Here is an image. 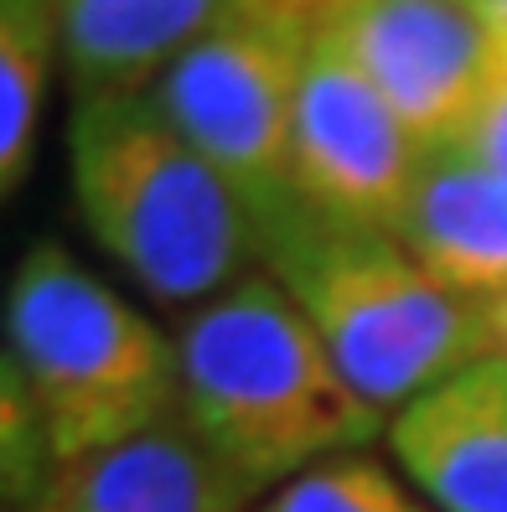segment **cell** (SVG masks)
<instances>
[{
	"mask_svg": "<svg viewBox=\"0 0 507 512\" xmlns=\"http://www.w3.org/2000/svg\"><path fill=\"white\" fill-rule=\"evenodd\" d=\"M176 414L259 497L383 435V414L264 269L176 326Z\"/></svg>",
	"mask_w": 507,
	"mask_h": 512,
	"instance_id": "6da1fadb",
	"label": "cell"
},
{
	"mask_svg": "<svg viewBox=\"0 0 507 512\" xmlns=\"http://www.w3.org/2000/svg\"><path fill=\"white\" fill-rule=\"evenodd\" d=\"M259 264L378 414H399L492 352V306L440 285L389 228L290 202L259 228Z\"/></svg>",
	"mask_w": 507,
	"mask_h": 512,
	"instance_id": "7a4b0ae2",
	"label": "cell"
},
{
	"mask_svg": "<svg viewBox=\"0 0 507 512\" xmlns=\"http://www.w3.org/2000/svg\"><path fill=\"white\" fill-rule=\"evenodd\" d=\"M68 176L83 228L161 306H207L249 275L259 228L151 94L78 99Z\"/></svg>",
	"mask_w": 507,
	"mask_h": 512,
	"instance_id": "3957f363",
	"label": "cell"
},
{
	"mask_svg": "<svg viewBox=\"0 0 507 512\" xmlns=\"http://www.w3.org/2000/svg\"><path fill=\"white\" fill-rule=\"evenodd\" d=\"M0 326L52 466L114 450L176 414V337L63 244L42 238L21 254Z\"/></svg>",
	"mask_w": 507,
	"mask_h": 512,
	"instance_id": "277c9868",
	"label": "cell"
},
{
	"mask_svg": "<svg viewBox=\"0 0 507 512\" xmlns=\"http://www.w3.org/2000/svg\"><path fill=\"white\" fill-rule=\"evenodd\" d=\"M311 42L306 26L259 0H228V11L151 83L156 109L244 197L254 228L295 202L290 130Z\"/></svg>",
	"mask_w": 507,
	"mask_h": 512,
	"instance_id": "5b68a950",
	"label": "cell"
},
{
	"mask_svg": "<svg viewBox=\"0 0 507 512\" xmlns=\"http://www.w3.org/2000/svg\"><path fill=\"white\" fill-rule=\"evenodd\" d=\"M420 161L425 145L409 135L394 104L363 78V68L337 42L316 37L290 130L295 202L316 207L326 218L394 228Z\"/></svg>",
	"mask_w": 507,
	"mask_h": 512,
	"instance_id": "8992f818",
	"label": "cell"
},
{
	"mask_svg": "<svg viewBox=\"0 0 507 512\" xmlns=\"http://www.w3.org/2000/svg\"><path fill=\"white\" fill-rule=\"evenodd\" d=\"M321 37L363 68L425 150L456 135L497 68L476 0H347Z\"/></svg>",
	"mask_w": 507,
	"mask_h": 512,
	"instance_id": "52a82bcc",
	"label": "cell"
},
{
	"mask_svg": "<svg viewBox=\"0 0 507 512\" xmlns=\"http://www.w3.org/2000/svg\"><path fill=\"white\" fill-rule=\"evenodd\" d=\"M389 450L435 512H507V363L497 352L389 419Z\"/></svg>",
	"mask_w": 507,
	"mask_h": 512,
	"instance_id": "ba28073f",
	"label": "cell"
},
{
	"mask_svg": "<svg viewBox=\"0 0 507 512\" xmlns=\"http://www.w3.org/2000/svg\"><path fill=\"white\" fill-rule=\"evenodd\" d=\"M259 492L207 450L182 414L114 450L52 466L32 512H254Z\"/></svg>",
	"mask_w": 507,
	"mask_h": 512,
	"instance_id": "9c48e42d",
	"label": "cell"
},
{
	"mask_svg": "<svg viewBox=\"0 0 507 512\" xmlns=\"http://www.w3.org/2000/svg\"><path fill=\"white\" fill-rule=\"evenodd\" d=\"M389 233L456 295L482 306L507 295V182L461 150H425Z\"/></svg>",
	"mask_w": 507,
	"mask_h": 512,
	"instance_id": "30bf717a",
	"label": "cell"
},
{
	"mask_svg": "<svg viewBox=\"0 0 507 512\" xmlns=\"http://www.w3.org/2000/svg\"><path fill=\"white\" fill-rule=\"evenodd\" d=\"M73 99L151 94L228 0H47Z\"/></svg>",
	"mask_w": 507,
	"mask_h": 512,
	"instance_id": "8fae6325",
	"label": "cell"
},
{
	"mask_svg": "<svg viewBox=\"0 0 507 512\" xmlns=\"http://www.w3.org/2000/svg\"><path fill=\"white\" fill-rule=\"evenodd\" d=\"M52 63L57 26L47 0H0V202L32 171Z\"/></svg>",
	"mask_w": 507,
	"mask_h": 512,
	"instance_id": "7c38bea8",
	"label": "cell"
},
{
	"mask_svg": "<svg viewBox=\"0 0 507 512\" xmlns=\"http://www.w3.org/2000/svg\"><path fill=\"white\" fill-rule=\"evenodd\" d=\"M254 512H435V507H425L383 461L352 450V456L316 461L301 476L280 481L275 492L259 497Z\"/></svg>",
	"mask_w": 507,
	"mask_h": 512,
	"instance_id": "4fadbf2b",
	"label": "cell"
},
{
	"mask_svg": "<svg viewBox=\"0 0 507 512\" xmlns=\"http://www.w3.org/2000/svg\"><path fill=\"white\" fill-rule=\"evenodd\" d=\"M47 476H52V450L42 435L37 404L26 394L11 352L0 347V512L37 507Z\"/></svg>",
	"mask_w": 507,
	"mask_h": 512,
	"instance_id": "5bb4252c",
	"label": "cell"
},
{
	"mask_svg": "<svg viewBox=\"0 0 507 512\" xmlns=\"http://www.w3.org/2000/svg\"><path fill=\"white\" fill-rule=\"evenodd\" d=\"M445 150H461L466 161L487 166L507 182V68H492L487 88L476 94V104L466 109L456 135L445 140Z\"/></svg>",
	"mask_w": 507,
	"mask_h": 512,
	"instance_id": "9a60e30c",
	"label": "cell"
},
{
	"mask_svg": "<svg viewBox=\"0 0 507 512\" xmlns=\"http://www.w3.org/2000/svg\"><path fill=\"white\" fill-rule=\"evenodd\" d=\"M492 352H497L502 363H507V295H502L497 306H492Z\"/></svg>",
	"mask_w": 507,
	"mask_h": 512,
	"instance_id": "2e32d148",
	"label": "cell"
},
{
	"mask_svg": "<svg viewBox=\"0 0 507 512\" xmlns=\"http://www.w3.org/2000/svg\"><path fill=\"white\" fill-rule=\"evenodd\" d=\"M21 512H32V507H21Z\"/></svg>",
	"mask_w": 507,
	"mask_h": 512,
	"instance_id": "e0dca14e",
	"label": "cell"
}]
</instances>
